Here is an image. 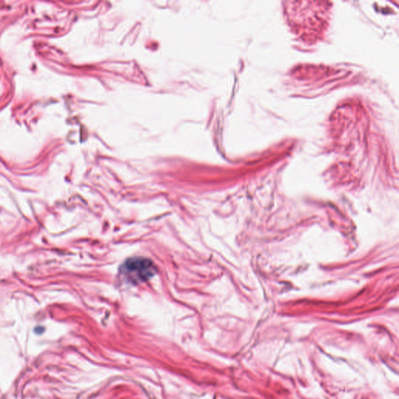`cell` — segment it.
<instances>
[{
	"mask_svg": "<svg viewBox=\"0 0 399 399\" xmlns=\"http://www.w3.org/2000/svg\"><path fill=\"white\" fill-rule=\"evenodd\" d=\"M121 272L132 283L148 280L156 272L151 260L142 257H134L126 260L121 267Z\"/></svg>",
	"mask_w": 399,
	"mask_h": 399,
	"instance_id": "1",
	"label": "cell"
}]
</instances>
